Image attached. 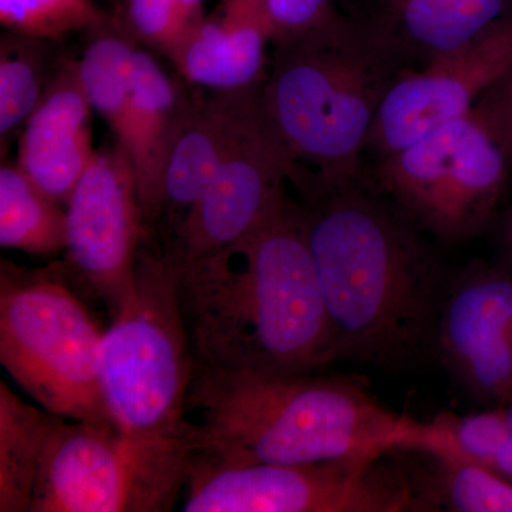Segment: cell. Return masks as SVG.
I'll use <instances>...</instances> for the list:
<instances>
[{
	"mask_svg": "<svg viewBox=\"0 0 512 512\" xmlns=\"http://www.w3.org/2000/svg\"><path fill=\"white\" fill-rule=\"evenodd\" d=\"M271 30L256 0L221 6L171 50L167 59L190 86L214 92L261 87L268 74Z\"/></svg>",
	"mask_w": 512,
	"mask_h": 512,
	"instance_id": "cell-17",
	"label": "cell"
},
{
	"mask_svg": "<svg viewBox=\"0 0 512 512\" xmlns=\"http://www.w3.org/2000/svg\"><path fill=\"white\" fill-rule=\"evenodd\" d=\"M512 13V0H384L373 23L407 62L466 45Z\"/></svg>",
	"mask_w": 512,
	"mask_h": 512,
	"instance_id": "cell-18",
	"label": "cell"
},
{
	"mask_svg": "<svg viewBox=\"0 0 512 512\" xmlns=\"http://www.w3.org/2000/svg\"><path fill=\"white\" fill-rule=\"evenodd\" d=\"M274 47L262 110L302 170L299 185L363 180L377 111L409 62L373 22L342 19Z\"/></svg>",
	"mask_w": 512,
	"mask_h": 512,
	"instance_id": "cell-4",
	"label": "cell"
},
{
	"mask_svg": "<svg viewBox=\"0 0 512 512\" xmlns=\"http://www.w3.org/2000/svg\"><path fill=\"white\" fill-rule=\"evenodd\" d=\"M434 356L474 399L512 402V274L471 265L447 282Z\"/></svg>",
	"mask_w": 512,
	"mask_h": 512,
	"instance_id": "cell-13",
	"label": "cell"
},
{
	"mask_svg": "<svg viewBox=\"0 0 512 512\" xmlns=\"http://www.w3.org/2000/svg\"><path fill=\"white\" fill-rule=\"evenodd\" d=\"M261 90L262 86L234 92L194 87L190 119L165 173L163 214L171 215L173 225L261 120Z\"/></svg>",
	"mask_w": 512,
	"mask_h": 512,
	"instance_id": "cell-15",
	"label": "cell"
},
{
	"mask_svg": "<svg viewBox=\"0 0 512 512\" xmlns=\"http://www.w3.org/2000/svg\"><path fill=\"white\" fill-rule=\"evenodd\" d=\"M298 191L338 360L397 369L434 355L448 278L416 222L366 178Z\"/></svg>",
	"mask_w": 512,
	"mask_h": 512,
	"instance_id": "cell-1",
	"label": "cell"
},
{
	"mask_svg": "<svg viewBox=\"0 0 512 512\" xmlns=\"http://www.w3.org/2000/svg\"><path fill=\"white\" fill-rule=\"evenodd\" d=\"M62 417L0 383V512H28L49 441Z\"/></svg>",
	"mask_w": 512,
	"mask_h": 512,
	"instance_id": "cell-20",
	"label": "cell"
},
{
	"mask_svg": "<svg viewBox=\"0 0 512 512\" xmlns=\"http://www.w3.org/2000/svg\"><path fill=\"white\" fill-rule=\"evenodd\" d=\"M60 42L6 30L0 39V146L22 133L67 56Z\"/></svg>",
	"mask_w": 512,
	"mask_h": 512,
	"instance_id": "cell-22",
	"label": "cell"
},
{
	"mask_svg": "<svg viewBox=\"0 0 512 512\" xmlns=\"http://www.w3.org/2000/svg\"><path fill=\"white\" fill-rule=\"evenodd\" d=\"M271 30L272 45L328 28L342 20L332 0H256Z\"/></svg>",
	"mask_w": 512,
	"mask_h": 512,
	"instance_id": "cell-27",
	"label": "cell"
},
{
	"mask_svg": "<svg viewBox=\"0 0 512 512\" xmlns=\"http://www.w3.org/2000/svg\"><path fill=\"white\" fill-rule=\"evenodd\" d=\"M410 453L426 461L409 468L413 511L512 512V484L494 471L446 451Z\"/></svg>",
	"mask_w": 512,
	"mask_h": 512,
	"instance_id": "cell-21",
	"label": "cell"
},
{
	"mask_svg": "<svg viewBox=\"0 0 512 512\" xmlns=\"http://www.w3.org/2000/svg\"><path fill=\"white\" fill-rule=\"evenodd\" d=\"M498 266L512 274V212L505 220L503 228H501Z\"/></svg>",
	"mask_w": 512,
	"mask_h": 512,
	"instance_id": "cell-29",
	"label": "cell"
},
{
	"mask_svg": "<svg viewBox=\"0 0 512 512\" xmlns=\"http://www.w3.org/2000/svg\"><path fill=\"white\" fill-rule=\"evenodd\" d=\"M447 433L457 454L512 484V402L464 416L453 413Z\"/></svg>",
	"mask_w": 512,
	"mask_h": 512,
	"instance_id": "cell-25",
	"label": "cell"
},
{
	"mask_svg": "<svg viewBox=\"0 0 512 512\" xmlns=\"http://www.w3.org/2000/svg\"><path fill=\"white\" fill-rule=\"evenodd\" d=\"M511 174L507 153L474 109L376 161L366 181L417 227L458 244L487 227Z\"/></svg>",
	"mask_w": 512,
	"mask_h": 512,
	"instance_id": "cell-8",
	"label": "cell"
},
{
	"mask_svg": "<svg viewBox=\"0 0 512 512\" xmlns=\"http://www.w3.org/2000/svg\"><path fill=\"white\" fill-rule=\"evenodd\" d=\"M194 87L165 72L138 47L133 63V116L128 160L150 232L163 215L164 183L174 148L190 119Z\"/></svg>",
	"mask_w": 512,
	"mask_h": 512,
	"instance_id": "cell-16",
	"label": "cell"
},
{
	"mask_svg": "<svg viewBox=\"0 0 512 512\" xmlns=\"http://www.w3.org/2000/svg\"><path fill=\"white\" fill-rule=\"evenodd\" d=\"M67 242L57 269L82 298L110 315L136 285L137 262L150 237L130 160L113 144L94 154L66 204Z\"/></svg>",
	"mask_w": 512,
	"mask_h": 512,
	"instance_id": "cell-10",
	"label": "cell"
},
{
	"mask_svg": "<svg viewBox=\"0 0 512 512\" xmlns=\"http://www.w3.org/2000/svg\"><path fill=\"white\" fill-rule=\"evenodd\" d=\"M109 16L94 0H0L3 28L56 42L90 32Z\"/></svg>",
	"mask_w": 512,
	"mask_h": 512,
	"instance_id": "cell-26",
	"label": "cell"
},
{
	"mask_svg": "<svg viewBox=\"0 0 512 512\" xmlns=\"http://www.w3.org/2000/svg\"><path fill=\"white\" fill-rule=\"evenodd\" d=\"M103 333L55 264L0 261V363L46 412L111 420L100 382Z\"/></svg>",
	"mask_w": 512,
	"mask_h": 512,
	"instance_id": "cell-5",
	"label": "cell"
},
{
	"mask_svg": "<svg viewBox=\"0 0 512 512\" xmlns=\"http://www.w3.org/2000/svg\"><path fill=\"white\" fill-rule=\"evenodd\" d=\"M384 457L217 467L191 460L185 512L413 511L409 468Z\"/></svg>",
	"mask_w": 512,
	"mask_h": 512,
	"instance_id": "cell-9",
	"label": "cell"
},
{
	"mask_svg": "<svg viewBox=\"0 0 512 512\" xmlns=\"http://www.w3.org/2000/svg\"><path fill=\"white\" fill-rule=\"evenodd\" d=\"M67 242L63 204L47 194L18 163L0 167V247L50 258Z\"/></svg>",
	"mask_w": 512,
	"mask_h": 512,
	"instance_id": "cell-23",
	"label": "cell"
},
{
	"mask_svg": "<svg viewBox=\"0 0 512 512\" xmlns=\"http://www.w3.org/2000/svg\"><path fill=\"white\" fill-rule=\"evenodd\" d=\"M476 110L503 146L512 167V63L481 97Z\"/></svg>",
	"mask_w": 512,
	"mask_h": 512,
	"instance_id": "cell-28",
	"label": "cell"
},
{
	"mask_svg": "<svg viewBox=\"0 0 512 512\" xmlns=\"http://www.w3.org/2000/svg\"><path fill=\"white\" fill-rule=\"evenodd\" d=\"M93 111L79 59L67 57L20 133L19 167L60 204H67L96 154Z\"/></svg>",
	"mask_w": 512,
	"mask_h": 512,
	"instance_id": "cell-14",
	"label": "cell"
},
{
	"mask_svg": "<svg viewBox=\"0 0 512 512\" xmlns=\"http://www.w3.org/2000/svg\"><path fill=\"white\" fill-rule=\"evenodd\" d=\"M79 72L93 110L106 121L114 144L126 153L131 143L133 63L140 45L109 16L86 33Z\"/></svg>",
	"mask_w": 512,
	"mask_h": 512,
	"instance_id": "cell-19",
	"label": "cell"
},
{
	"mask_svg": "<svg viewBox=\"0 0 512 512\" xmlns=\"http://www.w3.org/2000/svg\"><path fill=\"white\" fill-rule=\"evenodd\" d=\"M192 370L178 266L167 251L143 247L133 292L101 340L100 382L111 421L134 433L185 439Z\"/></svg>",
	"mask_w": 512,
	"mask_h": 512,
	"instance_id": "cell-6",
	"label": "cell"
},
{
	"mask_svg": "<svg viewBox=\"0 0 512 512\" xmlns=\"http://www.w3.org/2000/svg\"><path fill=\"white\" fill-rule=\"evenodd\" d=\"M184 437L128 431L114 421L62 419L43 457L30 512H168L184 495Z\"/></svg>",
	"mask_w": 512,
	"mask_h": 512,
	"instance_id": "cell-7",
	"label": "cell"
},
{
	"mask_svg": "<svg viewBox=\"0 0 512 512\" xmlns=\"http://www.w3.org/2000/svg\"><path fill=\"white\" fill-rule=\"evenodd\" d=\"M413 421L345 377L194 362L184 436L208 466L328 463L386 457Z\"/></svg>",
	"mask_w": 512,
	"mask_h": 512,
	"instance_id": "cell-3",
	"label": "cell"
},
{
	"mask_svg": "<svg viewBox=\"0 0 512 512\" xmlns=\"http://www.w3.org/2000/svg\"><path fill=\"white\" fill-rule=\"evenodd\" d=\"M298 164L265 113L190 210L173 225L165 251L184 265L241 241L284 202Z\"/></svg>",
	"mask_w": 512,
	"mask_h": 512,
	"instance_id": "cell-12",
	"label": "cell"
},
{
	"mask_svg": "<svg viewBox=\"0 0 512 512\" xmlns=\"http://www.w3.org/2000/svg\"><path fill=\"white\" fill-rule=\"evenodd\" d=\"M512 63V13L466 45L406 69L383 97L367 153L375 161L461 119Z\"/></svg>",
	"mask_w": 512,
	"mask_h": 512,
	"instance_id": "cell-11",
	"label": "cell"
},
{
	"mask_svg": "<svg viewBox=\"0 0 512 512\" xmlns=\"http://www.w3.org/2000/svg\"><path fill=\"white\" fill-rule=\"evenodd\" d=\"M113 18L140 45L167 57L205 19V0H119Z\"/></svg>",
	"mask_w": 512,
	"mask_h": 512,
	"instance_id": "cell-24",
	"label": "cell"
},
{
	"mask_svg": "<svg viewBox=\"0 0 512 512\" xmlns=\"http://www.w3.org/2000/svg\"><path fill=\"white\" fill-rule=\"evenodd\" d=\"M177 266L195 363L308 373L338 360L301 205L291 198L231 247Z\"/></svg>",
	"mask_w": 512,
	"mask_h": 512,
	"instance_id": "cell-2",
	"label": "cell"
}]
</instances>
